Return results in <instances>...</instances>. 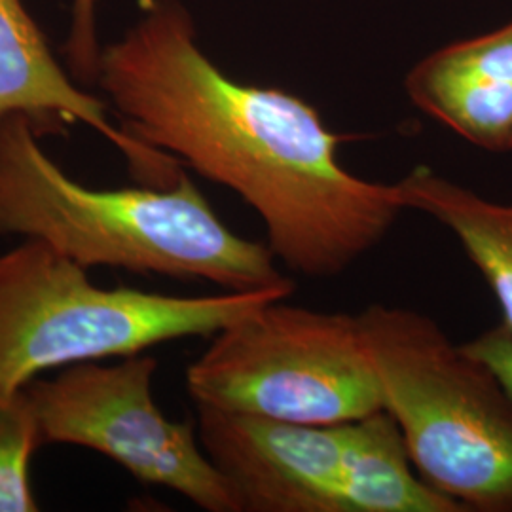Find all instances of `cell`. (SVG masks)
<instances>
[{"label":"cell","instance_id":"cell-1","mask_svg":"<svg viewBox=\"0 0 512 512\" xmlns=\"http://www.w3.org/2000/svg\"><path fill=\"white\" fill-rule=\"evenodd\" d=\"M97 86L131 137L253 207L275 258L296 274H346L406 211L399 184L342 165L348 137L308 101L222 73L177 0L143 2L137 23L101 50Z\"/></svg>","mask_w":512,"mask_h":512},{"label":"cell","instance_id":"cell-2","mask_svg":"<svg viewBox=\"0 0 512 512\" xmlns=\"http://www.w3.org/2000/svg\"><path fill=\"white\" fill-rule=\"evenodd\" d=\"M25 116L0 120V238L50 245L82 268L109 266L224 291L294 287L264 243L230 230L192 179L95 190L76 183L40 147Z\"/></svg>","mask_w":512,"mask_h":512},{"label":"cell","instance_id":"cell-3","mask_svg":"<svg viewBox=\"0 0 512 512\" xmlns=\"http://www.w3.org/2000/svg\"><path fill=\"white\" fill-rule=\"evenodd\" d=\"M359 321L418 475L465 512H512V395L494 370L421 311L372 304Z\"/></svg>","mask_w":512,"mask_h":512},{"label":"cell","instance_id":"cell-4","mask_svg":"<svg viewBox=\"0 0 512 512\" xmlns=\"http://www.w3.org/2000/svg\"><path fill=\"white\" fill-rule=\"evenodd\" d=\"M294 287L173 296L131 287L105 289L86 268L27 238L0 255V393L38 374L129 357L164 342L215 336Z\"/></svg>","mask_w":512,"mask_h":512},{"label":"cell","instance_id":"cell-5","mask_svg":"<svg viewBox=\"0 0 512 512\" xmlns=\"http://www.w3.org/2000/svg\"><path fill=\"white\" fill-rule=\"evenodd\" d=\"M274 300L213 336L186 368L196 406L334 425L382 410L359 315Z\"/></svg>","mask_w":512,"mask_h":512},{"label":"cell","instance_id":"cell-6","mask_svg":"<svg viewBox=\"0 0 512 512\" xmlns=\"http://www.w3.org/2000/svg\"><path fill=\"white\" fill-rule=\"evenodd\" d=\"M158 361L129 355L116 365L65 366L27 385L42 444L90 448L137 480L183 495L207 512H243L239 495L203 450L190 423L167 420L152 393Z\"/></svg>","mask_w":512,"mask_h":512},{"label":"cell","instance_id":"cell-7","mask_svg":"<svg viewBox=\"0 0 512 512\" xmlns=\"http://www.w3.org/2000/svg\"><path fill=\"white\" fill-rule=\"evenodd\" d=\"M198 408L205 454L239 495L243 512H344V427Z\"/></svg>","mask_w":512,"mask_h":512},{"label":"cell","instance_id":"cell-8","mask_svg":"<svg viewBox=\"0 0 512 512\" xmlns=\"http://www.w3.org/2000/svg\"><path fill=\"white\" fill-rule=\"evenodd\" d=\"M109 103L76 86L65 73L23 0H0V120L25 116L40 135L82 124L122 152L135 179L169 186L183 173L173 156L148 147L114 124Z\"/></svg>","mask_w":512,"mask_h":512},{"label":"cell","instance_id":"cell-9","mask_svg":"<svg viewBox=\"0 0 512 512\" xmlns=\"http://www.w3.org/2000/svg\"><path fill=\"white\" fill-rule=\"evenodd\" d=\"M410 101L471 145L512 150V23L427 55L408 73Z\"/></svg>","mask_w":512,"mask_h":512},{"label":"cell","instance_id":"cell-10","mask_svg":"<svg viewBox=\"0 0 512 512\" xmlns=\"http://www.w3.org/2000/svg\"><path fill=\"white\" fill-rule=\"evenodd\" d=\"M342 427L344 512H465L418 475L403 433L385 408Z\"/></svg>","mask_w":512,"mask_h":512},{"label":"cell","instance_id":"cell-11","mask_svg":"<svg viewBox=\"0 0 512 512\" xmlns=\"http://www.w3.org/2000/svg\"><path fill=\"white\" fill-rule=\"evenodd\" d=\"M403 203L446 226L486 279L512 332V203L492 202L420 165L399 181Z\"/></svg>","mask_w":512,"mask_h":512},{"label":"cell","instance_id":"cell-12","mask_svg":"<svg viewBox=\"0 0 512 512\" xmlns=\"http://www.w3.org/2000/svg\"><path fill=\"white\" fill-rule=\"evenodd\" d=\"M42 444L27 389L0 393V512L38 511L31 458Z\"/></svg>","mask_w":512,"mask_h":512},{"label":"cell","instance_id":"cell-13","mask_svg":"<svg viewBox=\"0 0 512 512\" xmlns=\"http://www.w3.org/2000/svg\"><path fill=\"white\" fill-rule=\"evenodd\" d=\"M97 0H73L71 8V27L65 44V55L69 69L76 82L97 84L101 46L97 40V21H95Z\"/></svg>","mask_w":512,"mask_h":512},{"label":"cell","instance_id":"cell-14","mask_svg":"<svg viewBox=\"0 0 512 512\" xmlns=\"http://www.w3.org/2000/svg\"><path fill=\"white\" fill-rule=\"evenodd\" d=\"M463 348L490 366L512 395V332L503 323L465 342Z\"/></svg>","mask_w":512,"mask_h":512}]
</instances>
